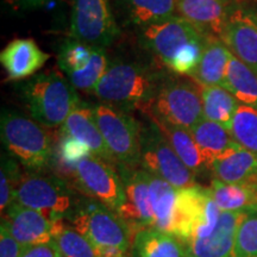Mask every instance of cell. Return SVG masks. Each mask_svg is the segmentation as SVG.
<instances>
[{
	"mask_svg": "<svg viewBox=\"0 0 257 257\" xmlns=\"http://www.w3.org/2000/svg\"><path fill=\"white\" fill-rule=\"evenodd\" d=\"M169 76L154 63L115 59L108 62L93 94L104 104L146 113Z\"/></svg>",
	"mask_w": 257,
	"mask_h": 257,
	"instance_id": "6da1fadb",
	"label": "cell"
},
{
	"mask_svg": "<svg viewBox=\"0 0 257 257\" xmlns=\"http://www.w3.org/2000/svg\"><path fill=\"white\" fill-rule=\"evenodd\" d=\"M138 31V41L144 49L170 72L187 76L198 67L210 37L180 16Z\"/></svg>",
	"mask_w": 257,
	"mask_h": 257,
	"instance_id": "7a4b0ae2",
	"label": "cell"
},
{
	"mask_svg": "<svg viewBox=\"0 0 257 257\" xmlns=\"http://www.w3.org/2000/svg\"><path fill=\"white\" fill-rule=\"evenodd\" d=\"M0 135L6 153L28 172H42L53 163L56 140L31 117L3 110Z\"/></svg>",
	"mask_w": 257,
	"mask_h": 257,
	"instance_id": "3957f363",
	"label": "cell"
},
{
	"mask_svg": "<svg viewBox=\"0 0 257 257\" xmlns=\"http://www.w3.org/2000/svg\"><path fill=\"white\" fill-rule=\"evenodd\" d=\"M19 94L32 119L48 128L60 127L81 101L72 83L56 72L31 76Z\"/></svg>",
	"mask_w": 257,
	"mask_h": 257,
	"instance_id": "277c9868",
	"label": "cell"
},
{
	"mask_svg": "<svg viewBox=\"0 0 257 257\" xmlns=\"http://www.w3.org/2000/svg\"><path fill=\"white\" fill-rule=\"evenodd\" d=\"M82 197L81 193H78V189L62 176L27 172L22 175L14 201L38 211L55 223L66 220Z\"/></svg>",
	"mask_w": 257,
	"mask_h": 257,
	"instance_id": "5b68a950",
	"label": "cell"
},
{
	"mask_svg": "<svg viewBox=\"0 0 257 257\" xmlns=\"http://www.w3.org/2000/svg\"><path fill=\"white\" fill-rule=\"evenodd\" d=\"M140 167L175 188L197 185V178L180 160L161 128L146 115L140 121Z\"/></svg>",
	"mask_w": 257,
	"mask_h": 257,
	"instance_id": "8992f818",
	"label": "cell"
},
{
	"mask_svg": "<svg viewBox=\"0 0 257 257\" xmlns=\"http://www.w3.org/2000/svg\"><path fill=\"white\" fill-rule=\"evenodd\" d=\"M96 248L114 246L130 250L131 229L115 212L99 201L82 197L72 213L64 220Z\"/></svg>",
	"mask_w": 257,
	"mask_h": 257,
	"instance_id": "52a82bcc",
	"label": "cell"
},
{
	"mask_svg": "<svg viewBox=\"0 0 257 257\" xmlns=\"http://www.w3.org/2000/svg\"><path fill=\"white\" fill-rule=\"evenodd\" d=\"M144 114L191 131L204 119L200 85L170 75Z\"/></svg>",
	"mask_w": 257,
	"mask_h": 257,
	"instance_id": "ba28073f",
	"label": "cell"
},
{
	"mask_svg": "<svg viewBox=\"0 0 257 257\" xmlns=\"http://www.w3.org/2000/svg\"><path fill=\"white\" fill-rule=\"evenodd\" d=\"M94 113L115 165L140 167V121L128 111L104 102L94 105Z\"/></svg>",
	"mask_w": 257,
	"mask_h": 257,
	"instance_id": "9c48e42d",
	"label": "cell"
},
{
	"mask_svg": "<svg viewBox=\"0 0 257 257\" xmlns=\"http://www.w3.org/2000/svg\"><path fill=\"white\" fill-rule=\"evenodd\" d=\"M70 175L83 197L99 201L115 213L123 206L124 187L117 167L88 154L74 163Z\"/></svg>",
	"mask_w": 257,
	"mask_h": 257,
	"instance_id": "30bf717a",
	"label": "cell"
},
{
	"mask_svg": "<svg viewBox=\"0 0 257 257\" xmlns=\"http://www.w3.org/2000/svg\"><path fill=\"white\" fill-rule=\"evenodd\" d=\"M106 49L75 38L63 41L57 51V64L76 91L93 93L108 66Z\"/></svg>",
	"mask_w": 257,
	"mask_h": 257,
	"instance_id": "8fae6325",
	"label": "cell"
},
{
	"mask_svg": "<svg viewBox=\"0 0 257 257\" xmlns=\"http://www.w3.org/2000/svg\"><path fill=\"white\" fill-rule=\"evenodd\" d=\"M119 34L110 0H72L70 37L106 49Z\"/></svg>",
	"mask_w": 257,
	"mask_h": 257,
	"instance_id": "7c38bea8",
	"label": "cell"
},
{
	"mask_svg": "<svg viewBox=\"0 0 257 257\" xmlns=\"http://www.w3.org/2000/svg\"><path fill=\"white\" fill-rule=\"evenodd\" d=\"M223 42L257 74V0H238L227 17Z\"/></svg>",
	"mask_w": 257,
	"mask_h": 257,
	"instance_id": "4fadbf2b",
	"label": "cell"
},
{
	"mask_svg": "<svg viewBox=\"0 0 257 257\" xmlns=\"http://www.w3.org/2000/svg\"><path fill=\"white\" fill-rule=\"evenodd\" d=\"M124 187V204L118 216L131 230L147 229L154 226V214L150 202L148 173L141 167L117 166Z\"/></svg>",
	"mask_w": 257,
	"mask_h": 257,
	"instance_id": "5bb4252c",
	"label": "cell"
},
{
	"mask_svg": "<svg viewBox=\"0 0 257 257\" xmlns=\"http://www.w3.org/2000/svg\"><path fill=\"white\" fill-rule=\"evenodd\" d=\"M59 133L83 144L93 155L117 167L96 124L94 105L80 101L66 121L61 125Z\"/></svg>",
	"mask_w": 257,
	"mask_h": 257,
	"instance_id": "9a60e30c",
	"label": "cell"
},
{
	"mask_svg": "<svg viewBox=\"0 0 257 257\" xmlns=\"http://www.w3.org/2000/svg\"><path fill=\"white\" fill-rule=\"evenodd\" d=\"M237 2L238 0H178V16L206 36L221 40L227 17Z\"/></svg>",
	"mask_w": 257,
	"mask_h": 257,
	"instance_id": "2e32d148",
	"label": "cell"
},
{
	"mask_svg": "<svg viewBox=\"0 0 257 257\" xmlns=\"http://www.w3.org/2000/svg\"><path fill=\"white\" fill-rule=\"evenodd\" d=\"M246 214L221 211L216 230L210 236L185 244L188 257H233L237 231Z\"/></svg>",
	"mask_w": 257,
	"mask_h": 257,
	"instance_id": "e0dca14e",
	"label": "cell"
},
{
	"mask_svg": "<svg viewBox=\"0 0 257 257\" xmlns=\"http://www.w3.org/2000/svg\"><path fill=\"white\" fill-rule=\"evenodd\" d=\"M12 236L22 248L53 240L54 223L32 208L14 201L5 211V217Z\"/></svg>",
	"mask_w": 257,
	"mask_h": 257,
	"instance_id": "ac0fdd59",
	"label": "cell"
},
{
	"mask_svg": "<svg viewBox=\"0 0 257 257\" xmlns=\"http://www.w3.org/2000/svg\"><path fill=\"white\" fill-rule=\"evenodd\" d=\"M49 57L31 38H17L2 50L0 62L8 78L18 81L36 75Z\"/></svg>",
	"mask_w": 257,
	"mask_h": 257,
	"instance_id": "d6986e66",
	"label": "cell"
},
{
	"mask_svg": "<svg viewBox=\"0 0 257 257\" xmlns=\"http://www.w3.org/2000/svg\"><path fill=\"white\" fill-rule=\"evenodd\" d=\"M148 181L154 214L153 227L176 237L179 225V189L150 173H148Z\"/></svg>",
	"mask_w": 257,
	"mask_h": 257,
	"instance_id": "ffe728a7",
	"label": "cell"
},
{
	"mask_svg": "<svg viewBox=\"0 0 257 257\" xmlns=\"http://www.w3.org/2000/svg\"><path fill=\"white\" fill-rule=\"evenodd\" d=\"M211 174L224 184H242L257 180V156L237 144L211 163Z\"/></svg>",
	"mask_w": 257,
	"mask_h": 257,
	"instance_id": "44dd1931",
	"label": "cell"
},
{
	"mask_svg": "<svg viewBox=\"0 0 257 257\" xmlns=\"http://www.w3.org/2000/svg\"><path fill=\"white\" fill-rule=\"evenodd\" d=\"M147 117L150 118L161 128V131L167 137L170 146L174 149L176 155L194 174L195 178H204V176L211 174L210 166L202 156L191 131L186 130L184 127L176 126V125L169 124L167 121L155 119V118L149 117V115H147Z\"/></svg>",
	"mask_w": 257,
	"mask_h": 257,
	"instance_id": "7402d4cb",
	"label": "cell"
},
{
	"mask_svg": "<svg viewBox=\"0 0 257 257\" xmlns=\"http://www.w3.org/2000/svg\"><path fill=\"white\" fill-rule=\"evenodd\" d=\"M232 55L220 38L208 37L198 67L189 78L200 86H223L227 64Z\"/></svg>",
	"mask_w": 257,
	"mask_h": 257,
	"instance_id": "603a6c76",
	"label": "cell"
},
{
	"mask_svg": "<svg viewBox=\"0 0 257 257\" xmlns=\"http://www.w3.org/2000/svg\"><path fill=\"white\" fill-rule=\"evenodd\" d=\"M208 188L220 211L257 213V180L242 184H224L212 179Z\"/></svg>",
	"mask_w": 257,
	"mask_h": 257,
	"instance_id": "cb8c5ba5",
	"label": "cell"
},
{
	"mask_svg": "<svg viewBox=\"0 0 257 257\" xmlns=\"http://www.w3.org/2000/svg\"><path fill=\"white\" fill-rule=\"evenodd\" d=\"M124 21L142 30L178 16V0H119Z\"/></svg>",
	"mask_w": 257,
	"mask_h": 257,
	"instance_id": "d4e9b609",
	"label": "cell"
},
{
	"mask_svg": "<svg viewBox=\"0 0 257 257\" xmlns=\"http://www.w3.org/2000/svg\"><path fill=\"white\" fill-rule=\"evenodd\" d=\"M133 257H188L185 244L178 237L154 227L138 230L131 245Z\"/></svg>",
	"mask_w": 257,
	"mask_h": 257,
	"instance_id": "484cf974",
	"label": "cell"
},
{
	"mask_svg": "<svg viewBox=\"0 0 257 257\" xmlns=\"http://www.w3.org/2000/svg\"><path fill=\"white\" fill-rule=\"evenodd\" d=\"M195 143L200 149L204 159L208 163L211 169V163L226 152L227 149L237 146L231 136L230 131L223 125L214 123L204 118L191 130Z\"/></svg>",
	"mask_w": 257,
	"mask_h": 257,
	"instance_id": "4316f807",
	"label": "cell"
},
{
	"mask_svg": "<svg viewBox=\"0 0 257 257\" xmlns=\"http://www.w3.org/2000/svg\"><path fill=\"white\" fill-rule=\"evenodd\" d=\"M224 87L239 104L257 107V74L234 55H231Z\"/></svg>",
	"mask_w": 257,
	"mask_h": 257,
	"instance_id": "83f0119b",
	"label": "cell"
},
{
	"mask_svg": "<svg viewBox=\"0 0 257 257\" xmlns=\"http://www.w3.org/2000/svg\"><path fill=\"white\" fill-rule=\"evenodd\" d=\"M204 118L229 130L239 102L223 86H200Z\"/></svg>",
	"mask_w": 257,
	"mask_h": 257,
	"instance_id": "f1b7e54d",
	"label": "cell"
},
{
	"mask_svg": "<svg viewBox=\"0 0 257 257\" xmlns=\"http://www.w3.org/2000/svg\"><path fill=\"white\" fill-rule=\"evenodd\" d=\"M229 131L234 142L257 156V107L239 104Z\"/></svg>",
	"mask_w": 257,
	"mask_h": 257,
	"instance_id": "f546056e",
	"label": "cell"
},
{
	"mask_svg": "<svg viewBox=\"0 0 257 257\" xmlns=\"http://www.w3.org/2000/svg\"><path fill=\"white\" fill-rule=\"evenodd\" d=\"M53 239L66 257H96L92 243L64 220L54 223Z\"/></svg>",
	"mask_w": 257,
	"mask_h": 257,
	"instance_id": "4dcf8cb0",
	"label": "cell"
},
{
	"mask_svg": "<svg viewBox=\"0 0 257 257\" xmlns=\"http://www.w3.org/2000/svg\"><path fill=\"white\" fill-rule=\"evenodd\" d=\"M19 162L8 153L2 154L0 166V208L4 213L15 200V193L23 173L19 168Z\"/></svg>",
	"mask_w": 257,
	"mask_h": 257,
	"instance_id": "1f68e13d",
	"label": "cell"
},
{
	"mask_svg": "<svg viewBox=\"0 0 257 257\" xmlns=\"http://www.w3.org/2000/svg\"><path fill=\"white\" fill-rule=\"evenodd\" d=\"M233 257H257V213L246 214L240 221Z\"/></svg>",
	"mask_w": 257,
	"mask_h": 257,
	"instance_id": "d6a6232c",
	"label": "cell"
},
{
	"mask_svg": "<svg viewBox=\"0 0 257 257\" xmlns=\"http://www.w3.org/2000/svg\"><path fill=\"white\" fill-rule=\"evenodd\" d=\"M22 245L19 244L11 231L6 220H2L0 226V257H21Z\"/></svg>",
	"mask_w": 257,
	"mask_h": 257,
	"instance_id": "836d02e7",
	"label": "cell"
},
{
	"mask_svg": "<svg viewBox=\"0 0 257 257\" xmlns=\"http://www.w3.org/2000/svg\"><path fill=\"white\" fill-rule=\"evenodd\" d=\"M59 249L54 239L48 243L34 244L22 249L21 257H56Z\"/></svg>",
	"mask_w": 257,
	"mask_h": 257,
	"instance_id": "e575fe53",
	"label": "cell"
},
{
	"mask_svg": "<svg viewBox=\"0 0 257 257\" xmlns=\"http://www.w3.org/2000/svg\"><path fill=\"white\" fill-rule=\"evenodd\" d=\"M53 0H3L4 5L14 12L35 11L49 4Z\"/></svg>",
	"mask_w": 257,
	"mask_h": 257,
	"instance_id": "d590c367",
	"label": "cell"
},
{
	"mask_svg": "<svg viewBox=\"0 0 257 257\" xmlns=\"http://www.w3.org/2000/svg\"><path fill=\"white\" fill-rule=\"evenodd\" d=\"M96 257H128L127 250L114 248V246H106V248H96Z\"/></svg>",
	"mask_w": 257,
	"mask_h": 257,
	"instance_id": "8d00e7d4",
	"label": "cell"
},
{
	"mask_svg": "<svg viewBox=\"0 0 257 257\" xmlns=\"http://www.w3.org/2000/svg\"><path fill=\"white\" fill-rule=\"evenodd\" d=\"M57 249H59V248H57ZM56 257H66V256H63L62 253L60 252V250H59V252H57V256H56Z\"/></svg>",
	"mask_w": 257,
	"mask_h": 257,
	"instance_id": "74e56055",
	"label": "cell"
}]
</instances>
